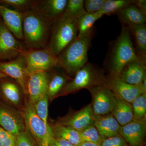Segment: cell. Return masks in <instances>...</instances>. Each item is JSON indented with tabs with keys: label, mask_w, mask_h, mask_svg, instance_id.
I'll list each match as a JSON object with an SVG mask.
<instances>
[{
	"label": "cell",
	"mask_w": 146,
	"mask_h": 146,
	"mask_svg": "<svg viewBox=\"0 0 146 146\" xmlns=\"http://www.w3.org/2000/svg\"><path fill=\"white\" fill-rule=\"evenodd\" d=\"M34 5L23 13V40L30 49L48 47L52 23Z\"/></svg>",
	"instance_id": "obj_1"
},
{
	"label": "cell",
	"mask_w": 146,
	"mask_h": 146,
	"mask_svg": "<svg viewBox=\"0 0 146 146\" xmlns=\"http://www.w3.org/2000/svg\"><path fill=\"white\" fill-rule=\"evenodd\" d=\"M94 30L77 36L74 41L58 56V67L71 74L76 73L87 63L88 52Z\"/></svg>",
	"instance_id": "obj_2"
},
{
	"label": "cell",
	"mask_w": 146,
	"mask_h": 146,
	"mask_svg": "<svg viewBox=\"0 0 146 146\" xmlns=\"http://www.w3.org/2000/svg\"><path fill=\"white\" fill-rule=\"evenodd\" d=\"M78 35V20L63 13L52 24L48 48L57 56Z\"/></svg>",
	"instance_id": "obj_3"
},
{
	"label": "cell",
	"mask_w": 146,
	"mask_h": 146,
	"mask_svg": "<svg viewBox=\"0 0 146 146\" xmlns=\"http://www.w3.org/2000/svg\"><path fill=\"white\" fill-rule=\"evenodd\" d=\"M128 28L123 25L110 58L111 76L118 77L128 63L141 58L134 48Z\"/></svg>",
	"instance_id": "obj_4"
},
{
	"label": "cell",
	"mask_w": 146,
	"mask_h": 146,
	"mask_svg": "<svg viewBox=\"0 0 146 146\" xmlns=\"http://www.w3.org/2000/svg\"><path fill=\"white\" fill-rule=\"evenodd\" d=\"M74 79L66 84L61 94H67L84 88L90 89L100 85H107L103 73L91 63H87L76 73Z\"/></svg>",
	"instance_id": "obj_5"
},
{
	"label": "cell",
	"mask_w": 146,
	"mask_h": 146,
	"mask_svg": "<svg viewBox=\"0 0 146 146\" xmlns=\"http://www.w3.org/2000/svg\"><path fill=\"white\" fill-rule=\"evenodd\" d=\"M25 123L37 142L38 146H49L54 137L53 132L49 125H47L36 115L34 105L27 102L24 110Z\"/></svg>",
	"instance_id": "obj_6"
},
{
	"label": "cell",
	"mask_w": 146,
	"mask_h": 146,
	"mask_svg": "<svg viewBox=\"0 0 146 146\" xmlns=\"http://www.w3.org/2000/svg\"><path fill=\"white\" fill-rule=\"evenodd\" d=\"M28 74L35 71H47L58 67L57 56L53 54L48 47L44 48L25 49L22 52Z\"/></svg>",
	"instance_id": "obj_7"
},
{
	"label": "cell",
	"mask_w": 146,
	"mask_h": 146,
	"mask_svg": "<svg viewBox=\"0 0 146 146\" xmlns=\"http://www.w3.org/2000/svg\"><path fill=\"white\" fill-rule=\"evenodd\" d=\"M89 90L92 95L91 106L94 115L102 116L112 112L117 103V98L109 86L98 85Z\"/></svg>",
	"instance_id": "obj_8"
},
{
	"label": "cell",
	"mask_w": 146,
	"mask_h": 146,
	"mask_svg": "<svg viewBox=\"0 0 146 146\" xmlns=\"http://www.w3.org/2000/svg\"><path fill=\"white\" fill-rule=\"evenodd\" d=\"M25 49L7 28L0 16V60H10L22 54Z\"/></svg>",
	"instance_id": "obj_9"
},
{
	"label": "cell",
	"mask_w": 146,
	"mask_h": 146,
	"mask_svg": "<svg viewBox=\"0 0 146 146\" xmlns=\"http://www.w3.org/2000/svg\"><path fill=\"white\" fill-rule=\"evenodd\" d=\"M49 75L47 72L35 71L29 73L27 77L25 93L34 105L47 93Z\"/></svg>",
	"instance_id": "obj_10"
},
{
	"label": "cell",
	"mask_w": 146,
	"mask_h": 146,
	"mask_svg": "<svg viewBox=\"0 0 146 146\" xmlns=\"http://www.w3.org/2000/svg\"><path fill=\"white\" fill-rule=\"evenodd\" d=\"M0 72L5 74L17 82L25 93L28 74L25 60L21 54L18 57L5 62H0Z\"/></svg>",
	"instance_id": "obj_11"
},
{
	"label": "cell",
	"mask_w": 146,
	"mask_h": 146,
	"mask_svg": "<svg viewBox=\"0 0 146 146\" xmlns=\"http://www.w3.org/2000/svg\"><path fill=\"white\" fill-rule=\"evenodd\" d=\"M146 133V122L143 120H132L125 125L121 126L119 135L130 146H141Z\"/></svg>",
	"instance_id": "obj_12"
},
{
	"label": "cell",
	"mask_w": 146,
	"mask_h": 146,
	"mask_svg": "<svg viewBox=\"0 0 146 146\" xmlns=\"http://www.w3.org/2000/svg\"><path fill=\"white\" fill-rule=\"evenodd\" d=\"M146 76V60L140 58L125 66L117 78L122 81L139 85Z\"/></svg>",
	"instance_id": "obj_13"
},
{
	"label": "cell",
	"mask_w": 146,
	"mask_h": 146,
	"mask_svg": "<svg viewBox=\"0 0 146 146\" xmlns=\"http://www.w3.org/2000/svg\"><path fill=\"white\" fill-rule=\"evenodd\" d=\"M0 16L9 30L17 39L23 40V13L0 5Z\"/></svg>",
	"instance_id": "obj_14"
},
{
	"label": "cell",
	"mask_w": 146,
	"mask_h": 146,
	"mask_svg": "<svg viewBox=\"0 0 146 146\" xmlns=\"http://www.w3.org/2000/svg\"><path fill=\"white\" fill-rule=\"evenodd\" d=\"M109 87L116 95L127 102L132 103L143 91L137 85H132L111 76L108 83Z\"/></svg>",
	"instance_id": "obj_15"
},
{
	"label": "cell",
	"mask_w": 146,
	"mask_h": 146,
	"mask_svg": "<svg viewBox=\"0 0 146 146\" xmlns=\"http://www.w3.org/2000/svg\"><path fill=\"white\" fill-rule=\"evenodd\" d=\"M94 125L102 139L119 135L121 126L112 115H95Z\"/></svg>",
	"instance_id": "obj_16"
},
{
	"label": "cell",
	"mask_w": 146,
	"mask_h": 146,
	"mask_svg": "<svg viewBox=\"0 0 146 146\" xmlns=\"http://www.w3.org/2000/svg\"><path fill=\"white\" fill-rule=\"evenodd\" d=\"M95 117L91 104H89L65 121L63 125L80 131L94 124Z\"/></svg>",
	"instance_id": "obj_17"
},
{
	"label": "cell",
	"mask_w": 146,
	"mask_h": 146,
	"mask_svg": "<svg viewBox=\"0 0 146 146\" xmlns=\"http://www.w3.org/2000/svg\"><path fill=\"white\" fill-rule=\"evenodd\" d=\"M68 0L37 1L36 5L52 23L65 12Z\"/></svg>",
	"instance_id": "obj_18"
},
{
	"label": "cell",
	"mask_w": 146,
	"mask_h": 146,
	"mask_svg": "<svg viewBox=\"0 0 146 146\" xmlns=\"http://www.w3.org/2000/svg\"><path fill=\"white\" fill-rule=\"evenodd\" d=\"M117 14L119 21L128 27L145 24L146 15L134 5L129 6Z\"/></svg>",
	"instance_id": "obj_19"
},
{
	"label": "cell",
	"mask_w": 146,
	"mask_h": 146,
	"mask_svg": "<svg viewBox=\"0 0 146 146\" xmlns=\"http://www.w3.org/2000/svg\"><path fill=\"white\" fill-rule=\"evenodd\" d=\"M0 125L16 136L23 131V124L21 120L12 112L3 108L0 109Z\"/></svg>",
	"instance_id": "obj_20"
},
{
	"label": "cell",
	"mask_w": 146,
	"mask_h": 146,
	"mask_svg": "<svg viewBox=\"0 0 146 146\" xmlns=\"http://www.w3.org/2000/svg\"><path fill=\"white\" fill-rule=\"evenodd\" d=\"M115 95L117 98V103L112 111V115L120 125H124L133 120L132 106L129 103Z\"/></svg>",
	"instance_id": "obj_21"
},
{
	"label": "cell",
	"mask_w": 146,
	"mask_h": 146,
	"mask_svg": "<svg viewBox=\"0 0 146 146\" xmlns=\"http://www.w3.org/2000/svg\"><path fill=\"white\" fill-rule=\"evenodd\" d=\"M53 135L56 138H63L75 146H79L83 142L79 131L66 126H56Z\"/></svg>",
	"instance_id": "obj_22"
},
{
	"label": "cell",
	"mask_w": 146,
	"mask_h": 146,
	"mask_svg": "<svg viewBox=\"0 0 146 146\" xmlns=\"http://www.w3.org/2000/svg\"><path fill=\"white\" fill-rule=\"evenodd\" d=\"M132 32L134 39L138 54L140 57L146 60V26L145 24L133 26L128 27Z\"/></svg>",
	"instance_id": "obj_23"
},
{
	"label": "cell",
	"mask_w": 146,
	"mask_h": 146,
	"mask_svg": "<svg viewBox=\"0 0 146 146\" xmlns=\"http://www.w3.org/2000/svg\"><path fill=\"white\" fill-rule=\"evenodd\" d=\"M20 87L21 86L16 81L15 82L4 81L1 85V90L4 96L16 105L18 104L21 99Z\"/></svg>",
	"instance_id": "obj_24"
},
{
	"label": "cell",
	"mask_w": 146,
	"mask_h": 146,
	"mask_svg": "<svg viewBox=\"0 0 146 146\" xmlns=\"http://www.w3.org/2000/svg\"><path fill=\"white\" fill-rule=\"evenodd\" d=\"M104 16L100 11L97 13H86L78 20V35L81 36L93 30V26L97 20Z\"/></svg>",
	"instance_id": "obj_25"
},
{
	"label": "cell",
	"mask_w": 146,
	"mask_h": 146,
	"mask_svg": "<svg viewBox=\"0 0 146 146\" xmlns=\"http://www.w3.org/2000/svg\"><path fill=\"white\" fill-rule=\"evenodd\" d=\"M68 78L66 76L60 74H56L49 79L47 95L48 99L51 100L63 89L67 83Z\"/></svg>",
	"instance_id": "obj_26"
},
{
	"label": "cell",
	"mask_w": 146,
	"mask_h": 146,
	"mask_svg": "<svg viewBox=\"0 0 146 146\" xmlns=\"http://www.w3.org/2000/svg\"><path fill=\"white\" fill-rule=\"evenodd\" d=\"M136 0H106L100 11L104 15L117 13L129 6L134 4Z\"/></svg>",
	"instance_id": "obj_27"
},
{
	"label": "cell",
	"mask_w": 146,
	"mask_h": 146,
	"mask_svg": "<svg viewBox=\"0 0 146 146\" xmlns=\"http://www.w3.org/2000/svg\"><path fill=\"white\" fill-rule=\"evenodd\" d=\"M64 13L68 16L78 20L86 12L83 0H69Z\"/></svg>",
	"instance_id": "obj_28"
},
{
	"label": "cell",
	"mask_w": 146,
	"mask_h": 146,
	"mask_svg": "<svg viewBox=\"0 0 146 146\" xmlns=\"http://www.w3.org/2000/svg\"><path fill=\"white\" fill-rule=\"evenodd\" d=\"M133 120H144L146 117V93L138 96L132 102Z\"/></svg>",
	"instance_id": "obj_29"
},
{
	"label": "cell",
	"mask_w": 146,
	"mask_h": 146,
	"mask_svg": "<svg viewBox=\"0 0 146 146\" xmlns=\"http://www.w3.org/2000/svg\"><path fill=\"white\" fill-rule=\"evenodd\" d=\"M83 142L94 143L100 145L102 138L94 124L86 127L81 131H80Z\"/></svg>",
	"instance_id": "obj_30"
},
{
	"label": "cell",
	"mask_w": 146,
	"mask_h": 146,
	"mask_svg": "<svg viewBox=\"0 0 146 146\" xmlns=\"http://www.w3.org/2000/svg\"><path fill=\"white\" fill-rule=\"evenodd\" d=\"M48 98L47 93L44 95L34 104L35 110L36 115L47 125L48 124Z\"/></svg>",
	"instance_id": "obj_31"
},
{
	"label": "cell",
	"mask_w": 146,
	"mask_h": 146,
	"mask_svg": "<svg viewBox=\"0 0 146 146\" xmlns=\"http://www.w3.org/2000/svg\"><path fill=\"white\" fill-rule=\"evenodd\" d=\"M36 1L31 0H1L0 3L11 6L16 10L23 13L34 5Z\"/></svg>",
	"instance_id": "obj_32"
},
{
	"label": "cell",
	"mask_w": 146,
	"mask_h": 146,
	"mask_svg": "<svg viewBox=\"0 0 146 146\" xmlns=\"http://www.w3.org/2000/svg\"><path fill=\"white\" fill-rule=\"evenodd\" d=\"M106 0H86L84 1V8L89 13H97L100 11Z\"/></svg>",
	"instance_id": "obj_33"
},
{
	"label": "cell",
	"mask_w": 146,
	"mask_h": 146,
	"mask_svg": "<svg viewBox=\"0 0 146 146\" xmlns=\"http://www.w3.org/2000/svg\"><path fill=\"white\" fill-rule=\"evenodd\" d=\"M0 146H16V136L0 127Z\"/></svg>",
	"instance_id": "obj_34"
},
{
	"label": "cell",
	"mask_w": 146,
	"mask_h": 146,
	"mask_svg": "<svg viewBox=\"0 0 146 146\" xmlns=\"http://www.w3.org/2000/svg\"><path fill=\"white\" fill-rule=\"evenodd\" d=\"M100 146H128L125 140L120 135L102 139Z\"/></svg>",
	"instance_id": "obj_35"
},
{
	"label": "cell",
	"mask_w": 146,
	"mask_h": 146,
	"mask_svg": "<svg viewBox=\"0 0 146 146\" xmlns=\"http://www.w3.org/2000/svg\"><path fill=\"white\" fill-rule=\"evenodd\" d=\"M16 146H34V145L29 134L23 131L16 136Z\"/></svg>",
	"instance_id": "obj_36"
},
{
	"label": "cell",
	"mask_w": 146,
	"mask_h": 146,
	"mask_svg": "<svg viewBox=\"0 0 146 146\" xmlns=\"http://www.w3.org/2000/svg\"><path fill=\"white\" fill-rule=\"evenodd\" d=\"M49 146H75L63 138L53 137L50 141Z\"/></svg>",
	"instance_id": "obj_37"
},
{
	"label": "cell",
	"mask_w": 146,
	"mask_h": 146,
	"mask_svg": "<svg viewBox=\"0 0 146 146\" xmlns=\"http://www.w3.org/2000/svg\"><path fill=\"white\" fill-rule=\"evenodd\" d=\"M134 5L136 7L144 14L146 15V1L145 0H137L134 3Z\"/></svg>",
	"instance_id": "obj_38"
},
{
	"label": "cell",
	"mask_w": 146,
	"mask_h": 146,
	"mask_svg": "<svg viewBox=\"0 0 146 146\" xmlns=\"http://www.w3.org/2000/svg\"><path fill=\"white\" fill-rule=\"evenodd\" d=\"M79 146H100V145L98 144L94 143L83 142Z\"/></svg>",
	"instance_id": "obj_39"
},
{
	"label": "cell",
	"mask_w": 146,
	"mask_h": 146,
	"mask_svg": "<svg viewBox=\"0 0 146 146\" xmlns=\"http://www.w3.org/2000/svg\"><path fill=\"white\" fill-rule=\"evenodd\" d=\"M7 77H8V76L6 75L5 74L0 72V79L6 78Z\"/></svg>",
	"instance_id": "obj_40"
}]
</instances>
